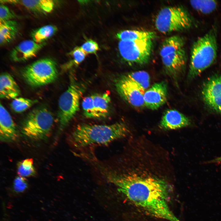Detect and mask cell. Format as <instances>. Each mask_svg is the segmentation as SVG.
I'll use <instances>...</instances> for the list:
<instances>
[{
	"mask_svg": "<svg viewBox=\"0 0 221 221\" xmlns=\"http://www.w3.org/2000/svg\"><path fill=\"white\" fill-rule=\"evenodd\" d=\"M217 28L213 25L192 44L188 76L189 80L196 77L215 61L217 51Z\"/></svg>",
	"mask_w": 221,
	"mask_h": 221,
	"instance_id": "cell-3",
	"label": "cell"
},
{
	"mask_svg": "<svg viewBox=\"0 0 221 221\" xmlns=\"http://www.w3.org/2000/svg\"><path fill=\"white\" fill-rule=\"evenodd\" d=\"M13 2L20 3L33 12L41 13L51 12L55 6V2L51 0H24L13 1Z\"/></svg>",
	"mask_w": 221,
	"mask_h": 221,
	"instance_id": "cell-18",
	"label": "cell"
},
{
	"mask_svg": "<svg viewBox=\"0 0 221 221\" xmlns=\"http://www.w3.org/2000/svg\"><path fill=\"white\" fill-rule=\"evenodd\" d=\"M116 37L120 41L153 40L156 37V34L153 31L128 30L119 32Z\"/></svg>",
	"mask_w": 221,
	"mask_h": 221,
	"instance_id": "cell-20",
	"label": "cell"
},
{
	"mask_svg": "<svg viewBox=\"0 0 221 221\" xmlns=\"http://www.w3.org/2000/svg\"><path fill=\"white\" fill-rule=\"evenodd\" d=\"M17 173L23 177L33 176L36 173L32 158H27L19 162L17 165Z\"/></svg>",
	"mask_w": 221,
	"mask_h": 221,
	"instance_id": "cell-25",
	"label": "cell"
},
{
	"mask_svg": "<svg viewBox=\"0 0 221 221\" xmlns=\"http://www.w3.org/2000/svg\"><path fill=\"white\" fill-rule=\"evenodd\" d=\"M0 138L2 142H12L18 138L16 126L10 115L1 103L0 105Z\"/></svg>",
	"mask_w": 221,
	"mask_h": 221,
	"instance_id": "cell-14",
	"label": "cell"
},
{
	"mask_svg": "<svg viewBox=\"0 0 221 221\" xmlns=\"http://www.w3.org/2000/svg\"><path fill=\"white\" fill-rule=\"evenodd\" d=\"M191 124L189 119L175 109L167 110L160 122V127L165 130H175L185 127Z\"/></svg>",
	"mask_w": 221,
	"mask_h": 221,
	"instance_id": "cell-16",
	"label": "cell"
},
{
	"mask_svg": "<svg viewBox=\"0 0 221 221\" xmlns=\"http://www.w3.org/2000/svg\"><path fill=\"white\" fill-rule=\"evenodd\" d=\"M130 80L145 91L150 85V77L149 74L144 71L132 72L125 75Z\"/></svg>",
	"mask_w": 221,
	"mask_h": 221,
	"instance_id": "cell-24",
	"label": "cell"
},
{
	"mask_svg": "<svg viewBox=\"0 0 221 221\" xmlns=\"http://www.w3.org/2000/svg\"><path fill=\"white\" fill-rule=\"evenodd\" d=\"M81 48L86 53H95L99 49L97 43L91 40L86 41L82 45Z\"/></svg>",
	"mask_w": 221,
	"mask_h": 221,
	"instance_id": "cell-29",
	"label": "cell"
},
{
	"mask_svg": "<svg viewBox=\"0 0 221 221\" xmlns=\"http://www.w3.org/2000/svg\"><path fill=\"white\" fill-rule=\"evenodd\" d=\"M51 112L44 107L31 111L23 121L21 133L25 138L33 141L46 139L50 134L54 118Z\"/></svg>",
	"mask_w": 221,
	"mask_h": 221,
	"instance_id": "cell-5",
	"label": "cell"
},
{
	"mask_svg": "<svg viewBox=\"0 0 221 221\" xmlns=\"http://www.w3.org/2000/svg\"><path fill=\"white\" fill-rule=\"evenodd\" d=\"M116 89L120 96L131 105L136 107L145 106V91L129 79L125 75L115 81Z\"/></svg>",
	"mask_w": 221,
	"mask_h": 221,
	"instance_id": "cell-10",
	"label": "cell"
},
{
	"mask_svg": "<svg viewBox=\"0 0 221 221\" xmlns=\"http://www.w3.org/2000/svg\"><path fill=\"white\" fill-rule=\"evenodd\" d=\"M110 98L107 93L95 94L85 97L82 102L84 116L90 118H100L109 114Z\"/></svg>",
	"mask_w": 221,
	"mask_h": 221,
	"instance_id": "cell-9",
	"label": "cell"
},
{
	"mask_svg": "<svg viewBox=\"0 0 221 221\" xmlns=\"http://www.w3.org/2000/svg\"><path fill=\"white\" fill-rule=\"evenodd\" d=\"M194 22L191 15L183 6H169L159 12L155 18V26L159 32L166 34L188 29Z\"/></svg>",
	"mask_w": 221,
	"mask_h": 221,
	"instance_id": "cell-4",
	"label": "cell"
},
{
	"mask_svg": "<svg viewBox=\"0 0 221 221\" xmlns=\"http://www.w3.org/2000/svg\"><path fill=\"white\" fill-rule=\"evenodd\" d=\"M37 102V100L23 98L17 97L14 99L10 105L15 112H23L31 107Z\"/></svg>",
	"mask_w": 221,
	"mask_h": 221,
	"instance_id": "cell-26",
	"label": "cell"
},
{
	"mask_svg": "<svg viewBox=\"0 0 221 221\" xmlns=\"http://www.w3.org/2000/svg\"><path fill=\"white\" fill-rule=\"evenodd\" d=\"M184 38L179 35L172 36L165 38L160 48L159 54L161 58L169 54L184 48Z\"/></svg>",
	"mask_w": 221,
	"mask_h": 221,
	"instance_id": "cell-19",
	"label": "cell"
},
{
	"mask_svg": "<svg viewBox=\"0 0 221 221\" xmlns=\"http://www.w3.org/2000/svg\"><path fill=\"white\" fill-rule=\"evenodd\" d=\"M56 27L52 25H47L41 27L33 31L32 37L33 40L37 43L42 42L52 36L56 32Z\"/></svg>",
	"mask_w": 221,
	"mask_h": 221,
	"instance_id": "cell-22",
	"label": "cell"
},
{
	"mask_svg": "<svg viewBox=\"0 0 221 221\" xmlns=\"http://www.w3.org/2000/svg\"><path fill=\"white\" fill-rule=\"evenodd\" d=\"M208 163H213L221 165V157H217L213 160L209 161Z\"/></svg>",
	"mask_w": 221,
	"mask_h": 221,
	"instance_id": "cell-31",
	"label": "cell"
},
{
	"mask_svg": "<svg viewBox=\"0 0 221 221\" xmlns=\"http://www.w3.org/2000/svg\"><path fill=\"white\" fill-rule=\"evenodd\" d=\"M190 3L194 9L204 14L213 12L218 6L217 2L215 0H192L190 1Z\"/></svg>",
	"mask_w": 221,
	"mask_h": 221,
	"instance_id": "cell-23",
	"label": "cell"
},
{
	"mask_svg": "<svg viewBox=\"0 0 221 221\" xmlns=\"http://www.w3.org/2000/svg\"><path fill=\"white\" fill-rule=\"evenodd\" d=\"M167 95L168 86L166 82L155 83L144 93V105L149 109L157 110L165 103Z\"/></svg>",
	"mask_w": 221,
	"mask_h": 221,
	"instance_id": "cell-13",
	"label": "cell"
},
{
	"mask_svg": "<svg viewBox=\"0 0 221 221\" xmlns=\"http://www.w3.org/2000/svg\"><path fill=\"white\" fill-rule=\"evenodd\" d=\"M158 174L145 171L110 172L106 177L129 201L147 213L169 221H180L168 205L169 185Z\"/></svg>",
	"mask_w": 221,
	"mask_h": 221,
	"instance_id": "cell-1",
	"label": "cell"
},
{
	"mask_svg": "<svg viewBox=\"0 0 221 221\" xmlns=\"http://www.w3.org/2000/svg\"><path fill=\"white\" fill-rule=\"evenodd\" d=\"M87 54L81 47H76L74 48L71 53L74 64L77 65L80 63L85 59Z\"/></svg>",
	"mask_w": 221,
	"mask_h": 221,
	"instance_id": "cell-30",
	"label": "cell"
},
{
	"mask_svg": "<svg viewBox=\"0 0 221 221\" xmlns=\"http://www.w3.org/2000/svg\"><path fill=\"white\" fill-rule=\"evenodd\" d=\"M22 75L29 85L38 87L54 82L57 77L58 72L55 62L50 59L44 58L25 67Z\"/></svg>",
	"mask_w": 221,
	"mask_h": 221,
	"instance_id": "cell-7",
	"label": "cell"
},
{
	"mask_svg": "<svg viewBox=\"0 0 221 221\" xmlns=\"http://www.w3.org/2000/svg\"><path fill=\"white\" fill-rule=\"evenodd\" d=\"M21 93L20 88L12 76L7 73L0 76V97L6 99H14Z\"/></svg>",
	"mask_w": 221,
	"mask_h": 221,
	"instance_id": "cell-17",
	"label": "cell"
},
{
	"mask_svg": "<svg viewBox=\"0 0 221 221\" xmlns=\"http://www.w3.org/2000/svg\"><path fill=\"white\" fill-rule=\"evenodd\" d=\"M85 88L83 84L71 77L68 88L60 96L58 118L60 131L66 127L79 110L80 99Z\"/></svg>",
	"mask_w": 221,
	"mask_h": 221,
	"instance_id": "cell-6",
	"label": "cell"
},
{
	"mask_svg": "<svg viewBox=\"0 0 221 221\" xmlns=\"http://www.w3.org/2000/svg\"><path fill=\"white\" fill-rule=\"evenodd\" d=\"M15 17L14 14L6 6L2 4L0 6V22L10 20Z\"/></svg>",
	"mask_w": 221,
	"mask_h": 221,
	"instance_id": "cell-28",
	"label": "cell"
},
{
	"mask_svg": "<svg viewBox=\"0 0 221 221\" xmlns=\"http://www.w3.org/2000/svg\"><path fill=\"white\" fill-rule=\"evenodd\" d=\"M43 43H37L33 40H24L12 50L10 56L13 60L17 62L25 61L36 56L43 46Z\"/></svg>",
	"mask_w": 221,
	"mask_h": 221,
	"instance_id": "cell-15",
	"label": "cell"
},
{
	"mask_svg": "<svg viewBox=\"0 0 221 221\" xmlns=\"http://www.w3.org/2000/svg\"><path fill=\"white\" fill-rule=\"evenodd\" d=\"M201 96L209 109L221 114V75H213L204 82L202 87Z\"/></svg>",
	"mask_w": 221,
	"mask_h": 221,
	"instance_id": "cell-11",
	"label": "cell"
},
{
	"mask_svg": "<svg viewBox=\"0 0 221 221\" xmlns=\"http://www.w3.org/2000/svg\"><path fill=\"white\" fill-rule=\"evenodd\" d=\"M166 74L175 81L184 71L187 62L184 48L161 58Z\"/></svg>",
	"mask_w": 221,
	"mask_h": 221,
	"instance_id": "cell-12",
	"label": "cell"
},
{
	"mask_svg": "<svg viewBox=\"0 0 221 221\" xmlns=\"http://www.w3.org/2000/svg\"><path fill=\"white\" fill-rule=\"evenodd\" d=\"M129 130L122 122L110 125L82 124L72 132L71 140L76 147H82L93 144H105L127 135Z\"/></svg>",
	"mask_w": 221,
	"mask_h": 221,
	"instance_id": "cell-2",
	"label": "cell"
},
{
	"mask_svg": "<svg viewBox=\"0 0 221 221\" xmlns=\"http://www.w3.org/2000/svg\"><path fill=\"white\" fill-rule=\"evenodd\" d=\"M28 184L26 179L21 176L16 177L14 182V188L17 192H24L27 188Z\"/></svg>",
	"mask_w": 221,
	"mask_h": 221,
	"instance_id": "cell-27",
	"label": "cell"
},
{
	"mask_svg": "<svg viewBox=\"0 0 221 221\" xmlns=\"http://www.w3.org/2000/svg\"><path fill=\"white\" fill-rule=\"evenodd\" d=\"M153 41H120L118 45L119 52L123 59L130 64H146L152 54Z\"/></svg>",
	"mask_w": 221,
	"mask_h": 221,
	"instance_id": "cell-8",
	"label": "cell"
},
{
	"mask_svg": "<svg viewBox=\"0 0 221 221\" xmlns=\"http://www.w3.org/2000/svg\"></svg>",
	"mask_w": 221,
	"mask_h": 221,
	"instance_id": "cell-32",
	"label": "cell"
},
{
	"mask_svg": "<svg viewBox=\"0 0 221 221\" xmlns=\"http://www.w3.org/2000/svg\"><path fill=\"white\" fill-rule=\"evenodd\" d=\"M17 22L10 20L0 22V44L3 45L12 41L18 32Z\"/></svg>",
	"mask_w": 221,
	"mask_h": 221,
	"instance_id": "cell-21",
	"label": "cell"
}]
</instances>
